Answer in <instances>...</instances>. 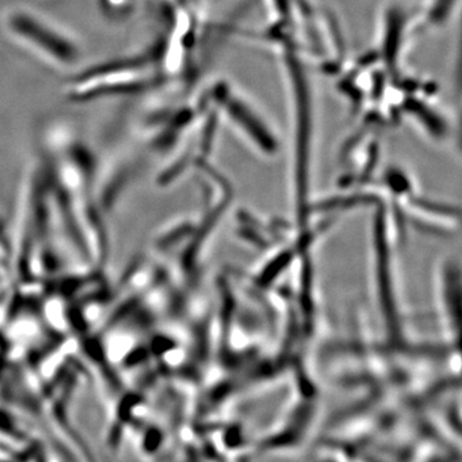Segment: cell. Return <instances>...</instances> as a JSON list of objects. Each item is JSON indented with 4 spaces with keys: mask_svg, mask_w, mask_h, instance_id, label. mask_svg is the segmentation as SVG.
Wrapping results in <instances>:
<instances>
[{
    "mask_svg": "<svg viewBox=\"0 0 462 462\" xmlns=\"http://www.w3.org/2000/svg\"><path fill=\"white\" fill-rule=\"evenodd\" d=\"M5 26L14 38L53 60L57 65L72 66L80 57L78 44L69 36L26 9L9 12L5 17Z\"/></svg>",
    "mask_w": 462,
    "mask_h": 462,
    "instance_id": "1",
    "label": "cell"
}]
</instances>
